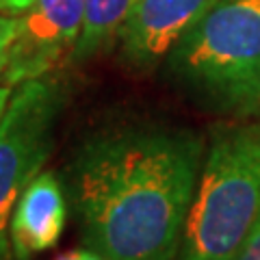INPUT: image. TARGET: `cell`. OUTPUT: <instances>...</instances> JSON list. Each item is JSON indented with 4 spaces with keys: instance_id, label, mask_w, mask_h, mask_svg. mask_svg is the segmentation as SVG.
Here are the masks:
<instances>
[{
    "instance_id": "6da1fadb",
    "label": "cell",
    "mask_w": 260,
    "mask_h": 260,
    "mask_svg": "<svg viewBox=\"0 0 260 260\" xmlns=\"http://www.w3.org/2000/svg\"><path fill=\"white\" fill-rule=\"evenodd\" d=\"M189 128H119L83 143L70 198L89 249L109 260H176L206 158Z\"/></svg>"
},
{
    "instance_id": "5b68a950",
    "label": "cell",
    "mask_w": 260,
    "mask_h": 260,
    "mask_svg": "<svg viewBox=\"0 0 260 260\" xmlns=\"http://www.w3.org/2000/svg\"><path fill=\"white\" fill-rule=\"evenodd\" d=\"M85 0H35L20 15V32L9 48L3 83L15 89L48 76L74 52L83 30Z\"/></svg>"
},
{
    "instance_id": "8fae6325",
    "label": "cell",
    "mask_w": 260,
    "mask_h": 260,
    "mask_svg": "<svg viewBox=\"0 0 260 260\" xmlns=\"http://www.w3.org/2000/svg\"><path fill=\"white\" fill-rule=\"evenodd\" d=\"M35 0H0V11L9 15H22Z\"/></svg>"
},
{
    "instance_id": "3957f363",
    "label": "cell",
    "mask_w": 260,
    "mask_h": 260,
    "mask_svg": "<svg viewBox=\"0 0 260 260\" xmlns=\"http://www.w3.org/2000/svg\"><path fill=\"white\" fill-rule=\"evenodd\" d=\"M260 213V124L213 130L176 260H234Z\"/></svg>"
},
{
    "instance_id": "5bb4252c",
    "label": "cell",
    "mask_w": 260,
    "mask_h": 260,
    "mask_svg": "<svg viewBox=\"0 0 260 260\" xmlns=\"http://www.w3.org/2000/svg\"><path fill=\"white\" fill-rule=\"evenodd\" d=\"M13 251H0V260H11Z\"/></svg>"
},
{
    "instance_id": "30bf717a",
    "label": "cell",
    "mask_w": 260,
    "mask_h": 260,
    "mask_svg": "<svg viewBox=\"0 0 260 260\" xmlns=\"http://www.w3.org/2000/svg\"><path fill=\"white\" fill-rule=\"evenodd\" d=\"M234 260H260V213L256 217L254 225H251L245 243L241 245L239 254L234 256Z\"/></svg>"
},
{
    "instance_id": "52a82bcc",
    "label": "cell",
    "mask_w": 260,
    "mask_h": 260,
    "mask_svg": "<svg viewBox=\"0 0 260 260\" xmlns=\"http://www.w3.org/2000/svg\"><path fill=\"white\" fill-rule=\"evenodd\" d=\"M65 219L68 202L63 186L54 172H39L15 202L9 243L15 260H30L59 243Z\"/></svg>"
},
{
    "instance_id": "7c38bea8",
    "label": "cell",
    "mask_w": 260,
    "mask_h": 260,
    "mask_svg": "<svg viewBox=\"0 0 260 260\" xmlns=\"http://www.w3.org/2000/svg\"><path fill=\"white\" fill-rule=\"evenodd\" d=\"M56 260H109V258L98 254V251H93V249L85 247V249H72V251H68V254L59 256Z\"/></svg>"
},
{
    "instance_id": "7a4b0ae2",
    "label": "cell",
    "mask_w": 260,
    "mask_h": 260,
    "mask_svg": "<svg viewBox=\"0 0 260 260\" xmlns=\"http://www.w3.org/2000/svg\"><path fill=\"white\" fill-rule=\"evenodd\" d=\"M174 83L219 115H260V0H219L165 59Z\"/></svg>"
},
{
    "instance_id": "ba28073f",
    "label": "cell",
    "mask_w": 260,
    "mask_h": 260,
    "mask_svg": "<svg viewBox=\"0 0 260 260\" xmlns=\"http://www.w3.org/2000/svg\"><path fill=\"white\" fill-rule=\"evenodd\" d=\"M137 3L139 0H85L83 30L70 61L85 63L109 50L119 39V32Z\"/></svg>"
},
{
    "instance_id": "277c9868",
    "label": "cell",
    "mask_w": 260,
    "mask_h": 260,
    "mask_svg": "<svg viewBox=\"0 0 260 260\" xmlns=\"http://www.w3.org/2000/svg\"><path fill=\"white\" fill-rule=\"evenodd\" d=\"M65 98L59 76L32 78L13 89L0 117V251H11L7 230L15 202L50 158Z\"/></svg>"
},
{
    "instance_id": "8992f818",
    "label": "cell",
    "mask_w": 260,
    "mask_h": 260,
    "mask_svg": "<svg viewBox=\"0 0 260 260\" xmlns=\"http://www.w3.org/2000/svg\"><path fill=\"white\" fill-rule=\"evenodd\" d=\"M219 0H139L119 32V56L130 70L152 72Z\"/></svg>"
},
{
    "instance_id": "9c48e42d",
    "label": "cell",
    "mask_w": 260,
    "mask_h": 260,
    "mask_svg": "<svg viewBox=\"0 0 260 260\" xmlns=\"http://www.w3.org/2000/svg\"><path fill=\"white\" fill-rule=\"evenodd\" d=\"M20 32V15H9L0 11V76L7 65V56H9V48L15 42Z\"/></svg>"
},
{
    "instance_id": "4fadbf2b",
    "label": "cell",
    "mask_w": 260,
    "mask_h": 260,
    "mask_svg": "<svg viewBox=\"0 0 260 260\" xmlns=\"http://www.w3.org/2000/svg\"><path fill=\"white\" fill-rule=\"evenodd\" d=\"M13 93V89L9 85H5L3 83V78H0V117H3V113L7 109V104H9V98Z\"/></svg>"
}]
</instances>
